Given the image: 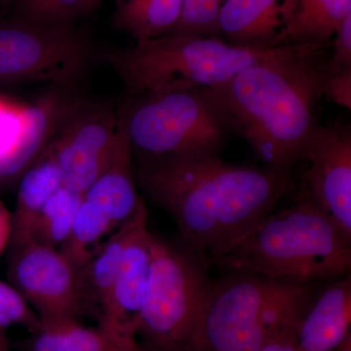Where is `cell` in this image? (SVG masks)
<instances>
[{
    "label": "cell",
    "mask_w": 351,
    "mask_h": 351,
    "mask_svg": "<svg viewBox=\"0 0 351 351\" xmlns=\"http://www.w3.org/2000/svg\"><path fill=\"white\" fill-rule=\"evenodd\" d=\"M136 177L175 221L186 248L211 263L295 188L290 172L228 162L214 152L138 156Z\"/></svg>",
    "instance_id": "6da1fadb"
},
{
    "label": "cell",
    "mask_w": 351,
    "mask_h": 351,
    "mask_svg": "<svg viewBox=\"0 0 351 351\" xmlns=\"http://www.w3.org/2000/svg\"><path fill=\"white\" fill-rule=\"evenodd\" d=\"M331 50L300 46L248 66L215 87L241 136L263 166L290 172L318 125L316 110L330 75Z\"/></svg>",
    "instance_id": "7a4b0ae2"
},
{
    "label": "cell",
    "mask_w": 351,
    "mask_h": 351,
    "mask_svg": "<svg viewBox=\"0 0 351 351\" xmlns=\"http://www.w3.org/2000/svg\"><path fill=\"white\" fill-rule=\"evenodd\" d=\"M213 263L270 278H337L350 274L351 237L302 189L294 204L267 215Z\"/></svg>",
    "instance_id": "3957f363"
},
{
    "label": "cell",
    "mask_w": 351,
    "mask_h": 351,
    "mask_svg": "<svg viewBox=\"0 0 351 351\" xmlns=\"http://www.w3.org/2000/svg\"><path fill=\"white\" fill-rule=\"evenodd\" d=\"M230 274L212 284L193 351H258L315 297L311 281Z\"/></svg>",
    "instance_id": "277c9868"
},
{
    "label": "cell",
    "mask_w": 351,
    "mask_h": 351,
    "mask_svg": "<svg viewBox=\"0 0 351 351\" xmlns=\"http://www.w3.org/2000/svg\"><path fill=\"white\" fill-rule=\"evenodd\" d=\"M300 47V46H297ZM297 47L256 50L221 38L164 34L106 53L128 97L186 87L221 86L240 71Z\"/></svg>",
    "instance_id": "5b68a950"
},
{
    "label": "cell",
    "mask_w": 351,
    "mask_h": 351,
    "mask_svg": "<svg viewBox=\"0 0 351 351\" xmlns=\"http://www.w3.org/2000/svg\"><path fill=\"white\" fill-rule=\"evenodd\" d=\"M117 119L138 156L221 154L228 138L237 135L215 88H177L128 97Z\"/></svg>",
    "instance_id": "8992f818"
},
{
    "label": "cell",
    "mask_w": 351,
    "mask_h": 351,
    "mask_svg": "<svg viewBox=\"0 0 351 351\" xmlns=\"http://www.w3.org/2000/svg\"><path fill=\"white\" fill-rule=\"evenodd\" d=\"M212 284L196 254L152 233L151 274L137 331L144 350L193 351Z\"/></svg>",
    "instance_id": "52a82bcc"
},
{
    "label": "cell",
    "mask_w": 351,
    "mask_h": 351,
    "mask_svg": "<svg viewBox=\"0 0 351 351\" xmlns=\"http://www.w3.org/2000/svg\"><path fill=\"white\" fill-rule=\"evenodd\" d=\"M93 57L89 39L75 25L24 20L0 25V82H49L71 87Z\"/></svg>",
    "instance_id": "ba28073f"
},
{
    "label": "cell",
    "mask_w": 351,
    "mask_h": 351,
    "mask_svg": "<svg viewBox=\"0 0 351 351\" xmlns=\"http://www.w3.org/2000/svg\"><path fill=\"white\" fill-rule=\"evenodd\" d=\"M121 138L117 112L84 99L48 147L63 186L83 195L112 161Z\"/></svg>",
    "instance_id": "9c48e42d"
},
{
    "label": "cell",
    "mask_w": 351,
    "mask_h": 351,
    "mask_svg": "<svg viewBox=\"0 0 351 351\" xmlns=\"http://www.w3.org/2000/svg\"><path fill=\"white\" fill-rule=\"evenodd\" d=\"M12 278L41 327L80 321L76 269L59 249L31 241L13 252Z\"/></svg>",
    "instance_id": "30bf717a"
},
{
    "label": "cell",
    "mask_w": 351,
    "mask_h": 351,
    "mask_svg": "<svg viewBox=\"0 0 351 351\" xmlns=\"http://www.w3.org/2000/svg\"><path fill=\"white\" fill-rule=\"evenodd\" d=\"M302 159L309 162L304 189L351 237V125L341 119L318 124Z\"/></svg>",
    "instance_id": "8fae6325"
},
{
    "label": "cell",
    "mask_w": 351,
    "mask_h": 351,
    "mask_svg": "<svg viewBox=\"0 0 351 351\" xmlns=\"http://www.w3.org/2000/svg\"><path fill=\"white\" fill-rule=\"evenodd\" d=\"M152 233L147 209L138 215L129 235L112 288L99 315V324L136 338L152 267Z\"/></svg>",
    "instance_id": "7c38bea8"
},
{
    "label": "cell",
    "mask_w": 351,
    "mask_h": 351,
    "mask_svg": "<svg viewBox=\"0 0 351 351\" xmlns=\"http://www.w3.org/2000/svg\"><path fill=\"white\" fill-rule=\"evenodd\" d=\"M84 100L68 87L44 94L23 108L10 149L0 163V178L24 173L51 144L64 122Z\"/></svg>",
    "instance_id": "4fadbf2b"
},
{
    "label": "cell",
    "mask_w": 351,
    "mask_h": 351,
    "mask_svg": "<svg viewBox=\"0 0 351 351\" xmlns=\"http://www.w3.org/2000/svg\"><path fill=\"white\" fill-rule=\"evenodd\" d=\"M351 276L315 295L300 321L297 351H334L350 335Z\"/></svg>",
    "instance_id": "5bb4252c"
},
{
    "label": "cell",
    "mask_w": 351,
    "mask_h": 351,
    "mask_svg": "<svg viewBox=\"0 0 351 351\" xmlns=\"http://www.w3.org/2000/svg\"><path fill=\"white\" fill-rule=\"evenodd\" d=\"M283 0H226L219 12V38L249 49L276 48L282 27Z\"/></svg>",
    "instance_id": "9a60e30c"
},
{
    "label": "cell",
    "mask_w": 351,
    "mask_h": 351,
    "mask_svg": "<svg viewBox=\"0 0 351 351\" xmlns=\"http://www.w3.org/2000/svg\"><path fill=\"white\" fill-rule=\"evenodd\" d=\"M351 14V0H283L276 47L326 46Z\"/></svg>",
    "instance_id": "2e32d148"
},
{
    "label": "cell",
    "mask_w": 351,
    "mask_h": 351,
    "mask_svg": "<svg viewBox=\"0 0 351 351\" xmlns=\"http://www.w3.org/2000/svg\"><path fill=\"white\" fill-rule=\"evenodd\" d=\"M82 195L83 199L103 212L115 228L145 206L136 189L133 152L123 134L112 161Z\"/></svg>",
    "instance_id": "e0dca14e"
},
{
    "label": "cell",
    "mask_w": 351,
    "mask_h": 351,
    "mask_svg": "<svg viewBox=\"0 0 351 351\" xmlns=\"http://www.w3.org/2000/svg\"><path fill=\"white\" fill-rule=\"evenodd\" d=\"M143 206L125 223L120 225L96 250L90 255L82 267L76 270L78 300L82 314H94L97 318L110 292L127 239L137 221Z\"/></svg>",
    "instance_id": "ac0fdd59"
},
{
    "label": "cell",
    "mask_w": 351,
    "mask_h": 351,
    "mask_svg": "<svg viewBox=\"0 0 351 351\" xmlns=\"http://www.w3.org/2000/svg\"><path fill=\"white\" fill-rule=\"evenodd\" d=\"M62 186L61 175L47 147L25 170L20 182L15 213L12 215L10 242L13 252L32 241L44 205Z\"/></svg>",
    "instance_id": "d6986e66"
},
{
    "label": "cell",
    "mask_w": 351,
    "mask_h": 351,
    "mask_svg": "<svg viewBox=\"0 0 351 351\" xmlns=\"http://www.w3.org/2000/svg\"><path fill=\"white\" fill-rule=\"evenodd\" d=\"M27 351H145L137 339L98 324L87 327L80 321L41 327L32 332Z\"/></svg>",
    "instance_id": "ffe728a7"
},
{
    "label": "cell",
    "mask_w": 351,
    "mask_h": 351,
    "mask_svg": "<svg viewBox=\"0 0 351 351\" xmlns=\"http://www.w3.org/2000/svg\"><path fill=\"white\" fill-rule=\"evenodd\" d=\"M182 0H117L114 23L136 41L168 34L174 27Z\"/></svg>",
    "instance_id": "44dd1931"
},
{
    "label": "cell",
    "mask_w": 351,
    "mask_h": 351,
    "mask_svg": "<svg viewBox=\"0 0 351 351\" xmlns=\"http://www.w3.org/2000/svg\"><path fill=\"white\" fill-rule=\"evenodd\" d=\"M115 228L110 219L82 195L71 233L58 249L77 270Z\"/></svg>",
    "instance_id": "7402d4cb"
},
{
    "label": "cell",
    "mask_w": 351,
    "mask_h": 351,
    "mask_svg": "<svg viewBox=\"0 0 351 351\" xmlns=\"http://www.w3.org/2000/svg\"><path fill=\"white\" fill-rule=\"evenodd\" d=\"M82 195L61 188L55 191L44 205L32 232V241L60 248L68 239Z\"/></svg>",
    "instance_id": "603a6c76"
},
{
    "label": "cell",
    "mask_w": 351,
    "mask_h": 351,
    "mask_svg": "<svg viewBox=\"0 0 351 351\" xmlns=\"http://www.w3.org/2000/svg\"><path fill=\"white\" fill-rule=\"evenodd\" d=\"M18 19L46 25H75L93 10L92 0H17Z\"/></svg>",
    "instance_id": "cb8c5ba5"
},
{
    "label": "cell",
    "mask_w": 351,
    "mask_h": 351,
    "mask_svg": "<svg viewBox=\"0 0 351 351\" xmlns=\"http://www.w3.org/2000/svg\"><path fill=\"white\" fill-rule=\"evenodd\" d=\"M221 5V0H182L177 23L166 34L219 38L218 24Z\"/></svg>",
    "instance_id": "d4e9b609"
},
{
    "label": "cell",
    "mask_w": 351,
    "mask_h": 351,
    "mask_svg": "<svg viewBox=\"0 0 351 351\" xmlns=\"http://www.w3.org/2000/svg\"><path fill=\"white\" fill-rule=\"evenodd\" d=\"M20 325L34 332L41 328L40 320L16 288L0 282V328Z\"/></svg>",
    "instance_id": "484cf974"
},
{
    "label": "cell",
    "mask_w": 351,
    "mask_h": 351,
    "mask_svg": "<svg viewBox=\"0 0 351 351\" xmlns=\"http://www.w3.org/2000/svg\"><path fill=\"white\" fill-rule=\"evenodd\" d=\"M334 36L330 60L331 75L351 66V14L341 23Z\"/></svg>",
    "instance_id": "4316f807"
},
{
    "label": "cell",
    "mask_w": 351,
    "mask_h": 351,
    "mask_svg": "<svg viewBox=\"0 0 351 351\" xmlns=\"http://www.w3.org/2000/svg\"><path fill=\"white\" fill-rule=\"evenodd\" d=\"M322 96L332 103L351 110V66L338 73H330L322 86Z\"/></svg>",
    "instance_id": "83f0119b"
},
{
    "label": "cell",
    "mask_w": 351,
    "mask_h": 351,
    "mask_svg": "<svg viewBox=\"0 0 351 351\" xmlns=\"http://www.w3.org/2000/svg\"><path fill=\"white\" fill-rule=\"evenodd\" d=\"M300 321L278 332L258 351H297L295 343H297V331Z\"/></svg>",
    "instance_id": "f1b7e54d"
},
{
    "label": "cell",
    "mask_w": 351,
    "mask_h": 351,
    "mask_svg": "<svg viewBox=\"0 0 351 351\" xmlns=\"http://www.w3.org/2000/svg\"><path fill=\"white\" fill-rule=\"evenodd\" d=\"M11 233H12V214L0 201V256L3 253L7 244L10 242Z\"/></svg>",
    "instance_id": "f546056e"
},
{
    "label": "cell",
    "mask_w": 351,
    "mask_h": 351,
    "mask_svg": "<svg viewBox=\"0 0 351 351\" xmlns=\"http://www.w3.org/2000/svg\"><path fill=\"white\" fill-rule=\"evenodd\" d=\"M334 351H351V336L348 337L339 348Z\"/></svg>",
    "instance_id": "4dcf8cb0"
},
{
    "label": "cell",
    "mask_w": 351,
    "mask_h": 351,
    "mask_svg": "<svg viewBox=\"0 0 351 351\" xmlns=\"http://www.w3.org/2000/svg\"><path fill=\"white\" fill-rule=\"evenodd\" d=\"M101 1H103V0H92V3H93V9L96 8V7L98 6Z\"/></svg>",
    "instance_id": "1f68e13d"
},
{
    "label": "cell",
    "mask_w": 351,
    "mask_h": 351,
    "mask_svg": "<svg viewBox=\"0 0 351 351\" xmlns=\"http://www.w3.org/2000/svg\"><path fill=\"white\" fill-rule=\"evenodd\" d=\"M221 1L223 2H223L226 1V0H221Z\"/></svg>",
    "instance_id": "d6a6232c"
},
{
    "label": "cell",
    "mask_w": 351,
    "mask_h": 351,
    "mask_svg": "<svg viewBox=\"0 0 351 351\" xmlns=\"http://www.w3.org/2000/svg\"><path fill=\"white\" fill-rule=\"evenodd\" d=\"M0 1H4V0H0Z\"/></svg>",
    "instance_id": "836d02e7"
}]
</instances>
